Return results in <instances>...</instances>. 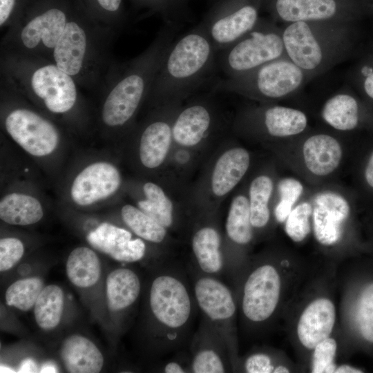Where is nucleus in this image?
Here are the masks:
<instances>
[{"instance_id": "nucleus-49", "label": "nucleus", "mask_w": 373, "mask_h": 373, "mask_svg": "<svg viewBox=\"0 0 373 373\" xmlns=\"http://www.w3.org/2000/svg\"><path fill=\"white\" fill-rule=\"evenodd\" d=\"M365 178L367 184L373 189V152L370 156L365 166Z\"/></svg>"}, {"instance_id": "nucleus-6", "label": "nucleus", "mask_w": 373, "mask_h": 373, "mask_svg": "<svg viewBox=\"0 0 373 373\" xmlns=\"http://www.w3.org/2000/svg\"><path fill=\"white\" fill-rule=\"evenodd\" d=\"M281 30L287 57L311 79L343 62L352 47L347 22L298 21Z\"/></svg>"}, {"instance_id": "nucleus-13", "label": "nucleus", "mask_w": 373, "mask_h": 373, "mask_svg": "<svg viewBox=\"0 0 373 373\" xmlns=\"http://www.w3.org/2000/svg\"><path fill=\"white\" fill-rule=\"evenodd\" d=\"M262 8L275 22L350 23L356 12L354 0H263Z\"/></svg>"}, {"instance_id": "nucleus-9", "label": "nucleus", "mask_w": 373, "mask_h": 373, "mask_svg": "<svg viewBox=\"0 0 373 373\" xmlns=\"http://www.w3.org/2000/svg\"><path fill=\"white\" fill-rule=\"evenodd\" d=\"M285 56L281 27L260 17L250 31L220 52L217 65L225 77H235Z\"/></svg>"}, {"instance_id": "nucleus-35", "label": "nucleus", "mask_w": 373, "mask_h": 373, "mask_svg": "<svg viewBox=\"0 0 373 373\" xmlns=\"http://www.w3.org/2000/svg\"><path fill=\"white\" fill-rule=\"evenodd\" d=\"M131 238L129 231L108 222L102 223L86 236V240L93 248L110 257Z\"/></svg>"}, {"instance_id": "nucleus-41", "label": "nucleus", "mask_w": 373, "mask_h": 373, "mask_svg": "<svg viewBox=\"0 0 373 373\" xmlns=\"http://www.w3.org/2000/svg\"><path fill=\"white\" fill-rule=\"evenodd\" d=\"M143 3L157 12L165 23L180 28L185 15V0H142Z\"/></svg>"}, {"instance_id": "nucleus-48", "label": "nucleus", "mask_w": 373, "mask_h": 373, "mask_svg": "<svg viewBox=\"0 0 373 373\" xmlns=\"http://www.w3.org/2000/svg\"><path fill=\"white\" fill-rule=\"evenodd\" d=\"M37 365L36 362L30 358L23 359L18 368V372H37Z\"/></svg>"}, {"instance_id": "nucleus-54", "label": "nucleus", "mask_w": 373, "mask_h": 373, "mask_svg": "<svg viewBox=\"0 0 373 373\" xmlns=\"http://www.w3.org/2000/svg\"><path fill=\"white\" fill-rule=\"evenodd\" d=\"M185 1H186V0H185Z\"/></svg>"}, {"instance_id": "nucleus-27", "label": "nucleus", "mask_w": 373, "mask_h": 373, "mask_svg": "<svg viewBox=\"0 0 373 373\" xmlns=\"http://www.w3.org/2000/svg\"><path fill=\"white\" fill-rule=\"evenodd\" d=\"M44 216L41 202L21 192H12L1 198L0 218L11 225L27 226L38 222Z\"/></svg>"}, {"instance_id": "nucleus-38", "label": "nucleus", "mask_w": 373, "mask_h": 373, "mask_svg": "<svg viewBox=\"0 0 373 373\" xmlns=\"http://www.w3.org/2000/svg\"><path fill=\"white\" fill-rule=\"evenodd\" d=\"M312 216V205L309 202H302L292 209L285 220V230L293 241L301 242L307 236Z\"/></svg>"}, {"instance_id": "nucleus-44", "label": "nucleus", "mask_w": 373, "mask_h": 373, "mask_svg": "<svg viewBox=\"0 0 373 373\" xmlns=\"http://www.w3.org/2000/svg\"><path fill=\"white\" fill-rule=\"evenodd\" d=\"M244 369L248 373H271L275 367L271 358L265 353H255L245 361Z\"/></svg>"}, {"instance_id": "nucleus-1", "label": "nucleus", "mask_w": 373, "mask_h": 373, "mask_svg": "<svg viewBox=\"0 0 373 373\" xmlns=\"http://www.w3.org/2000/svg\"><path fill=\"white\" fill-rule=\"evenodd\" d=\"M199 311L187 266L169 259L151 280L146 296L147 336L159 355L183 351Z\"/></svg>"}, {"instance_id": "nucleus-36", "label": "nucleus", "mask_w": 373, "mask_h": 373, "mask_svg": "<svg viewBox=\"0 0 373 373\" xmlns=\"http://www.w3.org/2000/svg\"><path fill=\"white\" fill-rule=\"evenodd\" d=\"M43 280L38 277L19 279L6 289V301L8 305L26 312L32 309L44 288Z\"/></svg>"}, {"instance_id": "nucleus-45", "label": "nucleus", "mask_w": 373, "mask_h": 373, "mask_svg": "<svg viewBox=\"0 0 373 373\" xmlns=\"http://www.w3.org/2000/svg\"><path fill=\"white\" fill-rule=\"evenodd\" d=\"M357 75L361 77V86L365 94L373 100V65L363 64L358 68Z\"/></svg>"}, {"instance_id": "nucleus-43", "label": "nucleus", "mask_w": 373, "mask_h": 373, "mask_svg": "<svg viewBox=\"0 0 373 373\" xmlns=\"http://www.w3.org/2000/svg\"><path fill=\"white\" fill-rule=\"evenodd\" d=\"M146 252L144 240L140 238L131 239L123 243L111 257L121 262H135L144 258Z\"/></svg>"}, {"instance_id": "nucleus-14", "label": "nucleus", "mask_w": 373, "mask_h": 373, "mask_svg": "<svg viewBox=\"0 0 373 373\" xmlns=\"http://www.w3.org/2000/svg\"><path fill=\"white\" fill-rule=\"evenodd\" d=\"M281 281L276 267L262 264L247 276L242 291V316L253 324H260L274 313L280 299Z\"/></svg>"}, {"instance_id": "nucleus-5", "label": "nucleus", "mask_w": 373, "mask_h": 373, "mask_svg": "<svg viewBox=\"0 0 373 373\" xmlns=\"http://www.w3.org/2000/svg\"><path fill=\"white\" fill-rule=\"evenodd\" d=\"M113 35L99 26L70 18L49 60L70 75L80 87L100 92L113 62L108 55Z\"/></svg>"}, {"instance_id": "nucleus-28", "label": "nucleus", "mask_w": 373, "mask_h": 373, "mask_svg": "<svg viewBox=\"0 0 373 373\" xmlns=\"http://www.w3.org/2000/svg\"><path fill=\"white\" fill-rule=\"evenodd\" d=\"M321 115L324 122L333 128L341 131H352L359 124L360 106L354 96L341 90L325 102Z\"/></svg>"}, {"instance_id": "nucleus-12", "label": "nucleus", "mask_w": 373, "mask_h": 373, "mask_svg": "<svg viewBox=\"0 0 373 373\" xmlns=\"http://www.w3.org/2000/svg\"><path fill=\"white\" fill-rule=\"evenodd\" d=\"M263 0H219L200 23L217 52L250 31L260 18Z\"/></svg>"}, {"instance_id": "nucleus-25", "label": "nucleus", "mask_w": 373, "mask_h": 373, "mask_svg": "<svg viewBox=\"0 0 373 373\" xmlns=\"http://www.w3.org/2000/svg\"><path fill=\"white\" fill-rule=\"evenodd\" d=\"M250 157L242 148L225 151L217 160L211 176L213 193L222 197L230 192L247 171Z\"/></svg>"}, {"instance_id": "nucleus-26", "label": "nucleus", "mask_w": 373, "mask_h": 373, "mask_svg": "<svg viewBox=\"0 0 373 373\" xmlns=\"http://www.w3.org/2000/svg\"><path fill=\"white\" fill-rule=\"evenodd\" d=\"M107 303L115 312L128 309L139 298L142 282L133 269L120 267L111 271L106 280Z\"/></svg>"}, {"instance_id": "nucleus-20", "label": "nucleus", "mask_w": 373, "mask_h": 373, "mask_svg": "<svg viewBox=\"0 0 373 373\" xmlns=\"http://www.w3.org/2000/svg\"><path fill=\"white\" fill-rule=\"evenodd\" d=\"M336 320L333 303L325 298L314 300L303 312L297 325V335L301 344L314 349L329 336Z\"/></svg>"}, {"instance_id": "nucleus-2", "label": "nucleus", "mask_w": 373, "mask_h": 373, "mask_svg": "<svg viewBox=\"0 0 373 373\" xmlns=\"http://www.w3.org/2000/svg\"><path fill=\"white\" fill-rule=\"evenodd\" d=\"M1 75L2 86L48 117L69 122L82 115L80 86L50 60L3 50Z\"/></svg>"}, {"instance_id": "nucleus-29", "label": "nucleus", "mask_w": 373, "mask_h": 373, "mask_svg": "<svg viewBox=\"0 0 373 373\" xmlns=\"http://www.w3.org/2000/svg\"><path fill=\"white\" fill-rule=\"evenodd\" d=\"M66 270L75 286L87 288L95 285L102 273V265L95 251L87 247L75 248L69 254Z\"/></svg>"}, {"instance_id": "nucleus-42", "label": "nucleus", "mask_w": 373, "mask_h": 373, "mask_svg": "<svg viewBox=\"0 0 373 373\" xmlns=\"http://www.w3.org/2000/svg\"><path fill=\"white\" fill-rule=\"evenodd\" d=\"M24 254L23 242L15 237H6L0 240V271L11 269L21 259Z\"/></svg>"}, {"instance_id": "nucleus-47", "label": "nucleus", "mask_w": 373, "mask_h": 373, "mask_svg": "<svg viewBox=\"0 0 373 373\" xmlns=\"http://www.w3.org/2000/svg\"><path fill=\"white\" fill-rule=\"evenodd\" d=\"M16 0H0V26L8 25L13 13Z\"/></svg>"}, {"instance_id": "nucleus-10", "label": "nucleus", "mask_w": 373, "mask_h": 373, "mask_svg": "<svg viewBox=\"0 0 373 373\" xmlns=\"http://www.w3.org/2000/svg\"><path fill=\"white\" fill-rule=\"evenodd\" d=\"M70 18L59 8H47L12 26L3 39V50L49 60Z\"/></svg>"}, {"instance_id": "nucleus-46", "label": "nucleus", "mask_w": 373, "mask_h": 373, "mask_svg": "<svg viewBox=\"0 0 373 373\" xmlns=\"http://www.w3.org/2000/svg\"><path fill=\"white\" fill-rule=\"evenodd\" d=\"M99 8L113 16L119 26L121 24L122 0H95Z\"/></svg>"}, {"instance_id": "nucleus-40", "label": "nucleus", "mask_w": 373, "mask_h": 373, "mask_svg": "<svg viewBox=\"0 0 373 373\" xmlns=\"http://www.w3.org/2000/svg\"><path fill=\"white\" fill-rule=\"evenodd\" d=\"M312 372L313 373H332L336 365L334 358L337 350L336 341L330 337L323 340L314 348Z\"/></svg>"}, {"instance_id": "nucleus-53", "label": "nucleus", "mask_w": 373, "mask_h": 373, "mask_svg": "<svg viewBox=\"0 0 373 373\" xmlns=\"http://www.w3.org/2000/svg\"><path fill=\"white\" fill-rule=\"evenodd\" d=\"M1 372H15L12 369L9 367L5 366L3 365H1Z\"/></svg>"}, {"instance_id": "nucleus-39", "label": "nucleus", "mask_w": 373, "mask_h": 373, "mask_svg": "<svg viewBox=\"0 0 373 373\" xmlns=\"http://www.w3.org/2000/svg\"><path fill=\"white\" fill-rule=\"evenodd\" d=\"M356 319L362 336L373 343V283L367 285L360 295Z\"/></svg>"}, {"instance_id": "nucleus-50", "label": "nucleus", "mask_w": 373, "mask_h": 373, "mask_svg": "<svg viewBox=\"0 0 373 373\" xmlns=\"http://www.w3.org/2000/svg\"><path fill=\"white\" fill-rule=\"evenodd\" d=\"M334 372L336 373H361L363 372V371L348 365H342L336 367Z\"/></svg>"}, {"instance_id": "nucleus-19", "label": "nucleus", "mask_w": 373, "mask_h": 373, "mask_svg": "<svg viewBox=\"0 0 373 373\" xmlns=\"http://www.w3.org/2000/svg\"><path fill=\"white\" fill-rule=\"evenodd\" d=\"M193 268L202 274L222 278L226 276L227 264L222 251L221 237L216 228L204 225L196 229L191 240Z\"/></svg>"}, {"instance_id": "nucleus-7", "label": "nucleus", "mask_w": 373, "mask_h": 373, "mask_svg": "<svg viewBox=\"0 0 373 373\" xmlns=\"http://www.w3.org/2000/svg\"><path fill=\"white\" fill-rule=\"evenodd\" d=\"M1 87L2 122L6 133L33 157L44 158L55 153L62 139L58 125L18 95Z\"/></svg>"}, {"instance_id": "nucleus-21", "label": "nucleus", "mask_w": 373, "mask_h": 373, "mask_svg": "<svg viewBox=\"0 0 373 373\" xmlns=\"http://www.w3.org/2000/svg\"><path fill=\"white\" fill-rule=\"evenodd\" d=\"M213 123L214 115L207 103H191L174 117L173 139L183 146H195L209 133Z\"/></svg>"}, {"instance_id": "nucleus-8", "label": "nucleus", "mask_w": 373, "mask_h": 373, "mask_svg": "<svg viewBox=\"0 0 373 373\" xmlns=\"http://www.w3.org/2000/svg\"><path fill=\"white\" fill-rule=\"evenodd\" d=\"M311 80L303 70L285 56L242 75L218 79L212 87L215 91L234 93L269 101L289 97Z\"/></svg>"}, {"instance_id": "nucleus-31", "label": "nucleus", "mask_w": 373, "mask_h": 373, "mask_svg": "<svg viewBox=\"0 0 373 373\" xmlns=\"http://www.w3.org/2000/svg\"><path fill=\"white\" fill-rule=\"evenodd\" d=\"M225 231L230 241L238 245H246L252 240L249 202L245 196L240 195L233 199L225 223Z\"/></svg>"}, {"instance_id": "nucleus-33", "label": "nucleus", "mask_w": 373, "mask_h": 373, "mask_svg": "<svg viewBox=\"0 0 373 373\" xmlns=\"http://www.w3.org/2000/svg\"><path fill=\"white\" fill-rule=\"evenodd\" d=\"M143 192L145 199L138 202V208L167 229L173 227V205L162 189L148 182L143 185Z\"/></svg>"}, {"instance_id": "nucleus-16", "label": "nucleus", "mask_w": 373, "mask_h": 373, "mask_svg": "<svg viewBox=\"0 0 373 373\" xmlns=\"http://www.w3.org/2000/svg\"><path fill=\"white\" fill-rule=\"evenodd\" d=\"M189 346L190 372L224 373L232 369L233 363L225 341L204 318Z\"/></svg>"}, {"instance_id": "nucleus-24", "label": "nucleus", "mask_w": 373, "mask_h": 373, "mask_svg": "<svg viewBox=\"0 0 373 373\" xmlns=\"http://www.w3.org/2000/svg\"><path fill=\"white\" fill-rule=\"evenodd\" d=\"M60 356L66 370L71 373L99 372L104 357L95 344L88 338L73 334L62 342Z\"/></svg>"}, {"instance_id": "nucleus-23", "label": "nucleus", "mask_w": 373, "mask_h": 373, "mask_svg": "<svg viewBox=\"0 0 373 373\" xmlns=\"http://www.w3.org/2000/svg\"><path fill=\"white\" fill-rule=\"evenodd\" d=\"M303 155L306 167L312 174L325 176L338 166L343 151L335 137L318 133L306 139L303 146Z\"/></svg>"}, {"instance_id": "nucleus-4", "label": "nucleus", "mask_w": 373, "mask_h": 373, "mask_svg": "<svg viewBox=\"0 0 373 373\" xmlns=\"http://www.w3.org/2000/svg\"><path fill=\"white\" fill-rule=\"evenodd\" d=\"M217 53L199 23L169 46L147 98L156 104H178L209 79Z\"/></svg>"}, {"instance_id": "nucleus-17", "label": "nucleus", "mask_w": 373, "mask_h": 373, "mask_svg": "<svg viewBox=\"0 0 373 373\" xmlns=\"http://www.w3.org/2000/svg\"><path fill=\"white\" fill-rule=\"evenodd\" d=\"M350 212L349 203L341 195L332 191L319 193L314 200L312 216L318 242L325 246L337 243Z\"/></svg>"}, {"instance_id": "nucleus-15", "label": "nucleus", "mask_w": 373, "mask_h": 373, "mask_svg": "<svg viewBox=\"0 0 373 373\" xmlns=\"http://www.w3.org/2000/svg\"><path fill=\"white\" fill-rule=\"evenodd\" d=\"M118 169L108 161H96L84 167L72 180L71 201L81 207H90L113 195L121 185Z\"/></svg>"}, {"instance_id": "nucleus-32", "label": "nucleus", "mask_w": 373, "mask_h": 373, "mask_svg": "<svg viewBox=\"0 0 373 373\" xmlns=\"http://www.w3.org/2000/svg\"><path fill=\"white\" fill-rule=\"evenodd\" d=\"M121 216L125 224L144 240L154 244H162L166 240L168 229L140 209L125 204L122 207Z\"/></svg>"}, {"instance_id": "nucleus-22", "label": "nucleus", "mask_w": 373, "mask_h": 373, "mask_svg": "<svg viewBox=\"0 0 373 373\" xmlns=\"http://www.w3.org/2000/svg\"><path fill=\"white\" fill-rule=\"evenodd\" d=\"M245 117L247 120L260 123L270 136L286 137L304 132L308 124L307 117L303 111L283 106L273 105L256 109Z\"/></svg>"}, {"instance_id": "nucleus-3", "label": "nucleus", "mask_w": 373, "mask_h": 373, "mask_svg": "<svg viewBox=\"0 0 373 373\" xmlns=\"http://www.w3.org/2000/svg\"><path fill=\"white\" fill-rule=\"evenodd\" d=\"M178 27L165 26L148 48L125 63L113 62L102 87L99 119L106 130L129 124L149 95L154 79Z\"/></svg>"}, {"instance_id": "nucleus-34", "label": "nucleus", "mask_w": 373, "mask_h": 373, "mask_svg": "<svg viewBox=\"0 0 373 373\" xmlns=\"http://www.w3.org/2000/svg\"><path fill=\"white\" fill-rule=\"evenodd\" d=\"M273 191V182L267 175L256 177L249 187L250 221L253 228H262L269 220V201Z\"/></svg>"}, {"instance_id": "nucleus-51", "label": "nucleus", "mask_w": 373, "mask_h": 373, "mask_svg": "<svg viewBox=\"0 0 373 373\" xmlns=\"http://www.w3.org/2000/svg\"><path fill=\"white\" fill-rule=\"evenodd\" d=\"M40 372H57V369L52 363L47 362L42 365Z\"/></svg>"}, {"instance_id": "nucleus-11", "label": "nucleus", "mask_w": 373, "mask_h": 373, "mask_svg": "<svg viewBox=\"0 0 373 373\" xmlns=\"http://www.w3.org/2000/svg\"><path fill=\"white\" fill-rule=\"evenodd\" d=\"M186 266L191 279L194 297L202 318L224 338L233 363V323L237 311L233 293L222 278L202 274L190 264Z\"/></svg>"}, {"instance_id": "nucleus-37", "label": "nucleus", "mask_w": 373, "mask_h": 373, "mask_svg": "<svg viewBox=\"0 0 373 373\" xmlns=\"http://www.w3.org/2000/svg\"><path fill=\"white\" fill-rule=\"evenodd\" d=\"M280 201L274 209V216L279 222H285L303 191L301 182L293 178L282 179L278 185Z\"/></svg>"}, {"instance_id": "nucleus-52", "label": "nucleus", "mask_w": 373, "mask_h": 373, "mask_svg": "<svg viewBox=\"0 0 373 373\" xmlns=\"http://www.w3.org/2000/svg\"><path fill=\"white\" fill-rule=\"evenodd\" d=\"M274 373H286L289 372V370L283 365H278L275 367L274 370Z\"/></svg>"}, {"instance_id": "nucleus-18", "label": "nucleus", "mask_w": 373, "mask_h": 373, "mask_svg": "<svg viewBox=\"0 0 373 373\" xmlns=\"http://www.w3.org/2000/svg\"><path fill=\"white\" fill-rule=\"evenodd\" d=\"M178 104H166V108L144 126L140 138L139 155L146 168L155 169L164 161L173 139L172 124Z\"/></svg>"}, {"instance_id": "nucleus-30", "label": "nucleus", "mask_w": 373, "mask_h": 373, "mask_svg": "<svg viewBox=\"0 0 373 373\" xmlns=\"http://www.w3.org/2000/svg\"><path fill=\"white\" fill-rule=\"evenodd\" d=\"M64 307V294L57 285L43 288L34 305V316L38 326L44 330L55 328L60 323Z\"/></svg>"}]
</instances>
